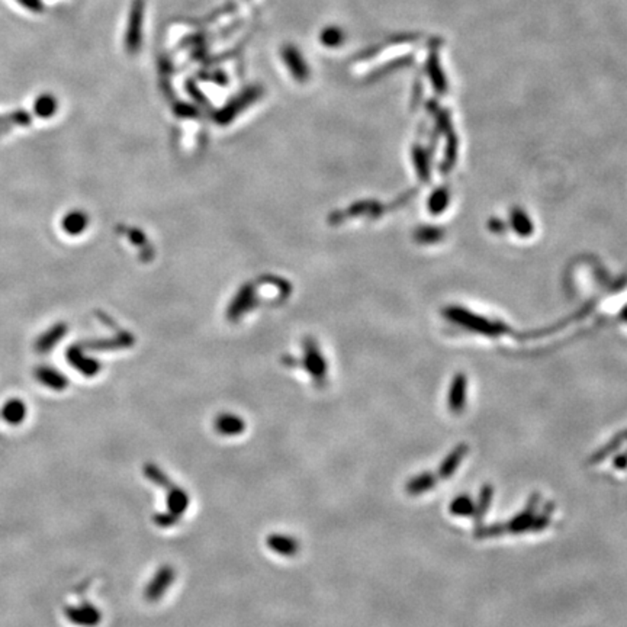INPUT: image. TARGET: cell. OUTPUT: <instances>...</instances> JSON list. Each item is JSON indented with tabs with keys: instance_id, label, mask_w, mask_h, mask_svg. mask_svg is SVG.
<instances>
[{
	"instance_id": "cell-7",
	"label": "cell",
	"mask_w": 627,
	"mask_h": 627,
	"mask_svg": "<svg viewBox=\"0 0 627 627\" xmlns=\"http://www.w3.org/2000/svg\"><path fill=\"white\" fill-rule=\"evenodd\" d=\"M87 224H89L87 215L83 211L73 209V211L66 212L64 216L61 218V230L67 236L76 237V236L83 234V231L87 227Z\"/></svg>"
},
{
	"instance_id": "cell-12",
	"label": "cell",
	"mask_w": 627,
	"mask_h": 627,
	"mask_svg": "<svg viewBox=\"0 0 627 627\" xmlns=\"http://www.w3.org/2000/svg\"><path fill=\"white\" fill-rule=\"evenodd\" d=\"M433 485H434L433 476L424 473V475H420V476L411 479L407 485V491L410 492L411 496H417V494H423V492L431 489Z\"/></svg>"
},
{
	"instance_id": "cell-10",
	"label": "cell",
	"mask_w": 627,
	"mask_h": 627,
	"mask_svg": "<svg viewBox=\"0 0 627 627\" xmlns=\"http://www.w3.org/2000/svg\"><path fill=\"white\" fill-rule=\"evenodd\" d=\"M244 421L233 414H221L215 421V430L221 436H239L244 431Z\"/></svg>"
},
{
	"instance_id": "cell-3",
	"label": "cell",
	"mask_w": 627,
	"mask_h": 627,
	"mask_svg": "<svg viewBox=\"0 0 627 627\" xmlns=\"http://www.w3.org/2000/svg\"><path fill=\"white\" fill-rule=\"evenodd\" d=\"M174 576L176 572L171 566H161L146 588V598L149 601L160 600L166 594L167 588L173 584Z\"/></svg>"
},
{
	"instance_id": "cell-6",
	"label": "cell",
	"mask_w": 627,
	"mask_h": 627,
	"mask_svg": "<svg viewBox=\"0 0 627 627\" xmlns=\"http://www.w3.org/2000/svg\"><path fill=\"white\" fill-rule=\"evenodd\" d=\"M26 413H28V407L25 402L19 398H12L6 401L2 410H0V420L12 426H18L25 421Z\"/></svg>"
},
{
	"instance_id": "cell-2",
	"label": "cell",
	"mask_w": 627,
	"mask_h": 627,
	"mask_svg": "<svg viewBox=\"0 0 627 627\" xmlns=\"http://www.w3.org/2000/svg\"><path fill=\"white\" fill-rule=\"evenodd\" d=\"M64 616L70 623L80 627H96L102 620V614L99 608L91 603L67 606L64 608Z\"/></svg>"
},
{
	"instance_id": "cell-15",
	"label": "cell",
	"mask_w": 627,
	"mask_h": 627,
	"mask_svg": "<svg viewBox=\"0 0 627 627\" xmlns=\"http://www.w3.org/2000/svg\"><path fill=\"white\" fill-rule=\"evenodd\" d=\"M451 510L456 516H468L472 511V503L468 497H461L452 503Z\"/></svg>"
},
{
	"instance_id": "cell-11",
	"label": "cell",
	"mask_w": 627,
	"mask_h": 627,
	"mask_svg": "<svg viewBox=\"0 0 627 627\" xmlns=\"http://www.w3.org/2000/svg\"><path fill=\"white\" fill-rule=\"evenodd\" d=\"M343 39H344V34L337 26H328V28L323 29V32L320 35L321 44L327 49H337L343 42Z\"/></svg>"
},
{
	"instance_id": "cell-14",
	"label": "cell",
	"mask_w": 627,
	"mask_h": 627,
	"mask_svg": "<svg viewBox=\"0 0 627 627\" xmlns=\"http://www.w3.org/2000/svg\"><path fill=\"white\" fill-rule=\"evenodd\" d=\"M57 111V102L51 96H42L35 104V112L39 118H50Z\"/></svg>"
},
{
	"instance_id": "cell-1",
	"label": "cell",
	"mask_w": 627,
	"mask_h": 627,
	"mask_svg": "<svg viewBox=\"0 0 627 627\" xmlns=\"http://www.w3.org/2000/svg\"><path fill=\"white\" fill-rule=\"evenodd\" d=\"M144 15H146L144 0H134L131 5L128 26L125 32V49L131 54H136L141 47Z\"/></svg>"
},
{
	"instance_id": "cell-8",
	"label": "cell",
	"mask_w": 627,
	"mask_h": 627,
	"mask_svg": "<svg viewBox=\"0 0 627 627\" xmlns=\"http://www.w3.org/2000/svg\"><path fill=\"white\" fill-rule=\"evenodd\" d=\"M267 546L271 548L274 552H276L278 555L282 556H294L298 553L299 551V543L296 542L295 537L292 536H285V534H272L267 539Z\"/></svg>"
},
{
	"instance_id": "cell-4",
	"label": "cell",
	"mask_w": 627,
	"mask_h": 627,
	"mask_svg": "<svg viewBox=\"0 0 627 627\" xmlns=\"http://www.w3.org/2000/svg\"><path fill=\"white\" fill-rule=\"evenodd\" d=\"M282 54V60L285 63V66L288 67L289 73L299 81H304L308 79L309 76V69L302 57V54L299 53V50L295 46H285L281 51Z\"/></svg>"
},
{
	"instance_id": "cell-13",
	"label": "cell",
	"mask_w": 627,
	"mask_h": 627,
	"mask_svg": "<svg viewBox=\"0 0 627 627\" xmlns=\"http://www.w3.org/2000/svg\"><path fill=\"white\" fill-rule=\"evenodd\" d=\"M465 455H466V447L462 446V447H459V449H458L456 452H453L449 458L446 459L444 465H443L441 469H440V473H441L444 478H449V475L458 469V466H459V463H461V461L463 459Z\"/></svg>"
},
{
	"instance_id": "cell-9",
	"label": "cell",
	"mask_w": 627,
	"mask_h": 627,
	"mask_svg": "<svg viewBox=\"0 0 627 627\" xmlns=\"http://www.w3.org/2000/svg\"><path fill=\"white\" fill-rule=\"evenodd\" d=\"M35 378L41 385L47 386L53 391H63L69 385L67 378L60 371H56L53 368H46V366L38 368L35 371Z\"/></svg>"
},
{
	"instance_id": "cell-5",
	"label": "cell",
	"mask_w": 627,
	"mask_h": 627,
	"mask_svg": "<svg viewBox=\"0 0 627 627\" xmlns=\"http://www.w3.org/2000/svg\"><path fill=\"white\" fill-rule=\"evenodd\" d=\"M167 489V508L171 516L181 520V517L185 514V511L189 507V496L182 488H179L169 482L166 486Z\"/></svg>"
}]
</instances>
